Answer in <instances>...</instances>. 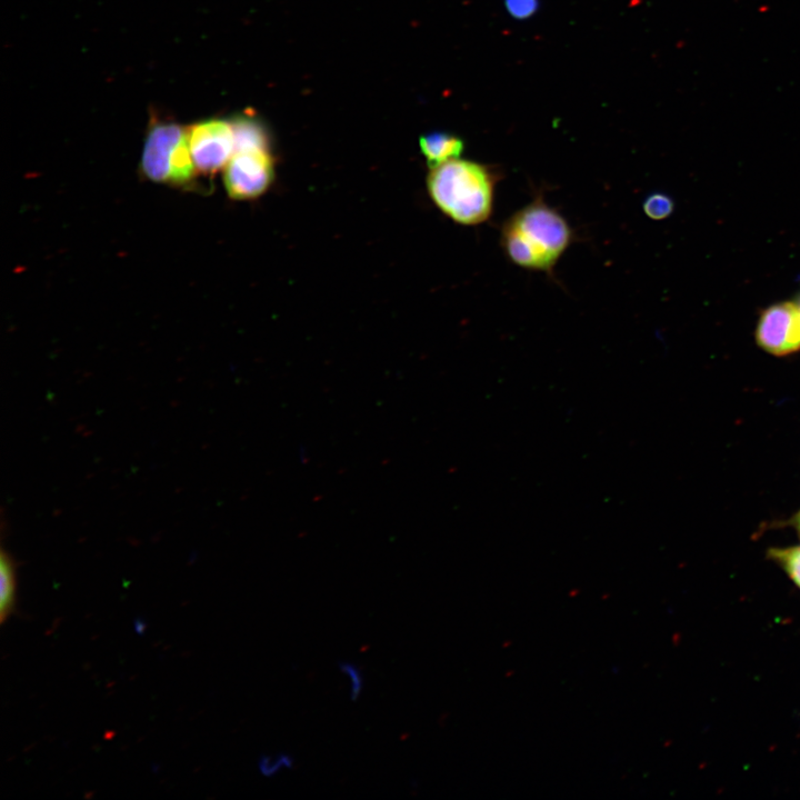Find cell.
I'll return each mask as SVG.
<instances>
[{
	"label": "cell",
	"mask_w": 800,
	"mask_h": 800,
	"mask_svg": "<svg viewBox=\"0 0 800 800\" xmlns=\"http://www.w3.org/2000/svg\"><path fill=\"white\" fill-rule=\"evenodd\" d=\"M759 347L774 356L800 350V307L796 302H780L767 308L756 328Z\"/></svg>",
	"instance_id": "8992f818"
},
{
	"label": "cell",
	"mask_w": 800,
	"mask_h": 800,
	"mask_svg": "<svg viewBox=\"0 0 800 800\" xmlns=\"http://www.w3.org/2000/svg\"><path fill=\"white\" fill-rule=\"evenodd\" d=\"M234 150L268 148V136L263 126L252 116L242 114L231 120Z\"/></svg>",
	"instance_id": "ba28073f"
},
{
	"label": "cell",
	"mask_w": 800,
	"mask_h": 800,
	"mask_svg": "<svg viewBox=\"0 0 800 800\" xmlns=\"http://www.w3.org/2000/svg\"><path fill=\"white\" fill-rule=\"evenodd\" d=\"M504 6L511 17L523 20L537 12L539 0H504Z\"/></svg>",
	"instance_id": "5bb4252c"
},
{
	"label": "cell",
	"mask_w": 800,
	"mask_h": 800,
	"mask_svg": "<svg viewBox=\"0 0 800 800\" xmlns=\"http://www.w3.org/2000/svg\"><path fill=\"white\" fill-rule=\"evenodd\" d=\"M419 144L431 168L459 158L464 148L460 138L446 132L424 134L420 138Z\"/></svg>",
	"instance_id": "52a82bcc"
},
{
	"label": "cell",
	"mask_w": 800,
	"mask_h": 800,
	"mask_svg": "<svg viewBox=\"0 0 800 800\" xmlns=\"http://www.w3.org/2000/svg\"><path fill=\"white\" fill-rule=\"evenodd\" d=\"M673 208V200L661 192L649 194L642 203L643 212L652 220L666 219L672 213Z\"/></svg>",
	"instance_id": "8fae6325"
},
{
	"label": "cell",
	"mask_w": 800,
	"mask_h": 800,
	"mask_svg": "<svg viewBox=\"0 0 800 800\" xmlns=\"http://www.w3.org/2000/svg\"><path fill=\"white\" fill-rule=\"evenodd\" d=\"M142 176L153 182L191 186L197 169L188 144L187 128L167 120H152L140 162Z\"/></svg>",
	"instance_id": "3957f363"
},
{
	"label": "cell",
	"mask_w": 800,
	"mask_h": 800,
	"mask_svg": "<svg viewBox=\"0 0 800 800\" xmlns=\"http://www.w3.org/2000/svg\"><path fill=\"white\" fill-rule=\"evenodd\" d=\"M790 523L797 530L800 537V510L792 517Z\"/></svg>",
	"instance_id": "9a60e30c"
},
{
	"label": "cell",
	"mask_w": 800,
	"mask_h": 800,
	"mask_svg": "<svg viewBox=\"0 0 800 800\" xmlns=\"http://www.w3.org/2000/svg\"><path fill=\"white\" fill-rule=\"evenodd\" d=\"M188 144L196 169L213 174L224 168L234 152L231 121L207 119L187 129Z\"/></svg>",
	"instance_id": "5b68a950"
},
{
	"label": "cell",
	"mask_w": 800,
	"mask_h": 800,
	"mask_svg": "<svg viewBox=\"0 0 800 800\" xmlns=\"http://www.w3.org/2000/svg\"><path fill=\"white\" fill-rule=\"evenodd\" d=\"M0 621L3 623L13 611L16 601L14 562L4 550H2L0 557Z\"/></svg>",
	"instance_id": "9c48e42d"
},
{
	"label": "cell",
	"mask_w": 800,
	"mask_h": 800,
	"mask_svg": "<svg viewBox=\"0 0 800 800\" xmlns=\"http://www.w3.org/2000/svg\"><path fill=\"white\" fill-rule=\"evenodd\" d=\"M294 759L288 753H277L273 756H263L259 760V771L262 776L271 778L283 770L293 768Z\"/></svg>",
	"instance_id": "7c38bea8"
},
{
	"label": "cell",
	"mask_w": 800,
	"mask_h": 800,
	"mask_svg": "<svg viewBox=\"0 0 800 800\" xmlns=\"http://www.w3.org/2000/svg\"><path fill=\"white\" fill-rule=\"evenodd\" d=\"M501 177L496 167L454 158L431 168L427 188L446 216L463 226H477L490 219Z\"/></svg>",
	"instance_id": "7a4b0ae2"
},
{
	"label": "cell",
	"mask_w": 800,
	"mask_h": 800,
	"mask_svg": "<svg viewBox=\"0 0 800 800\" xmlns=\"http://www.w3.org/2000/svg\"><path fill=\"white\" fill-rule=\"evenodd\" d=\"M573 239L567 219L542 194L512 213L500 230V246L513 264L548 274Z\"/></svg>",
	"instance_id": "6da1fadb"
},
{
	"label": "cell",
	"mask_w": 800,
	"mask_h": 800,
	"mask_svg": "<svg viewBox=\"0 0 800 800\" xmlns=\"http://www.w3.org/2000/svg\"><path fill=\"white\" fill-rule=\"evenodd\" d=\"M340 672L348 678L349 696L352 701H357L362 693L364 679L359 666L350 661L339 663Z\"/></svg>",
	"instance_id": "4fadbf2b"
},
{
	"label": "cell",
	"mask_w": 800,
	"mask_h": 800,
	"mask_svg": "<svg viewBox=\"0 0 800 800\" xmlns=\"http://www.w3.org/2000/svg\"><path fill=\"white\" fill-rule=\"evenodd\" d=\"M798 304H799V307H800V300H799Z\"/></svg>",
	"instance_id": "2e32d148"
},
{
	"label": "cell",
	"mask_w": 800,
	"mask_h": 800,
	"mask_svg": "<svg viewBox=\"0 0 800 800\" xmlns=\"http://www.w3.org/2000/svg\"><path fill=\"white\" fill-rule=\"evenodd\" d=\"M768 558L776 562L800 588V546L771 548L768 550Z\"/></svg>",
	"instance_id": "30bf717a"
},
{
	"label": "cell",
	"mask_w": 800,
	"mask_h": 800,
	"mask_svg": "<svg viewBox=\"0 0 800 800\" xmlns=\"http://www.w3.org/2000/svg\"><path fill=\"white\" fill-rule=\"evenodd\" d=\"M223 172L230 198L254 199L263 194L274 178V162L269 148L234 150Z\"/></svg>",
	"instance_id": "277c9868"
}]
</instances>
